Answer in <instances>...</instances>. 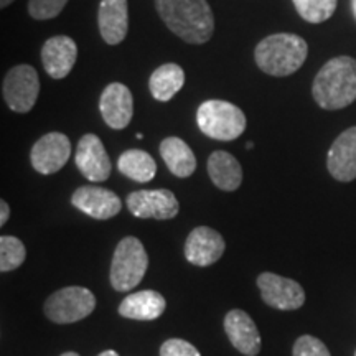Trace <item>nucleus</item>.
Wrapping results in <instances>:
<instances>
[{
	"label": "nucleus",
	"instance_id": "obj_1",
	"mask_svg": "<svg viewBox=\"0 0 356 356\" xmlns=\"http://www.w3.org/2000/svg\"><path fill=\"white\" fill-rule=\"evenodd\" d=\"M160 19L186 43L210 42L215 32V15L207 0H155Z\"/></svg>",
	"mask_w": 356,
	"mask_h": 356
},
{
	"label": "nucleus",
	"instance_id": "obj_2",
	"mask_svg": "<svg viewBox=\"0 0 356 356\" xmlns=\"http://www.w3.org/2000/svg\"><path fill=\"white\" fill-rule=\"evenodd\" d=\"M312 95L322 109H343L356 101V60L337 56L327 61L314 79Z\"/></svg>",
	"mask_w": 356,
	"mask_h": 356
},
{
	"label": "nucleus",
	"instance_id": "obj_3",
	"mask_svg": "<svg viewBox=\"0 0 356 356\" xmlns=\"http://www.w3.org/2000/svg\"><path fill=\"white\" fill-rule=\"evenodd\" d=\"M309 55V44L299 35L275 33L262 38L254 51L256 65L266 74L284 78L302 68Z\"/></svg>",
	"mask_w": 356,
	"mask_h": 356
},
{
	"label": "nucleus",
	"instance_id": "obj_4",
	"mask_svg": "<svg viewBox=\"0 0 356 356\" xmlns=\"http://www.w3.org/2000/svg\"><path fill=\"white\" fill-rule=\"evenodd\" d=\"M197 124L210 139L229 142L246 131V115L228 101H204L197 111Z\"/></svg>",
	"mask_w": 356,
	"mask_h": 356
},
{
	"label": "nucleus",
	"instance_id": "obj_5",
	"mask_svg": "<svg viewBox=\"0 0 356 356\" xmlns=\"http://www.w3.org/2000/svg\"><path fill=\"white\" fill-rule=\"evenodd\" d=\"M149 267V256L139 239L126 236L115 246L111 262V286L114 291L126 292L136 289Z\"/></svg>",
	"mask_w": 356,
	"mask_h": 356
},
{
	"label": "nucleus",
	"instance_id": "obj_6",
	"mask_svg": "<svg viewBox=\"0 0 356 356\" xmlns=\"http://www.w3.org/2000/svg\"><path fill=\"white\" fill-rule=\"evenodd\" d=\"M96 309V297L86 287H63L53 292L43 305L48 320L65 325L89 317Z\"/></svg>",
	"mask_w": 356,
	"mask_h": 356
},
{
	"label": "nucleus",
	"instance_id": "obj_7",
	"mask_svg": "<svg viewBox=\"0 0 356 356\" xmlns=\"http://www.w3.org/2000/svg\"><path fill=\"white\" fill-rule=\"evenodd\" d=\"M40 95L38 73L30 65H17L8 71L2 83V96L15 113L25 114L33 109Z\"/></svg>",
	"mask_w": 356,
	"mask_h": 356
},
{
	"label": "nucleus",
	"instance_id": "obj_8",
	"mask_svg": "<svg viewBox=\"0 0 356 356\" xmlns=\"http://www.w3.org/2000/svg\"><path fill=\"white\" fill-rule=\"evenodd\" d=\"M261 299L273 309L297 310L305 304L304 287L297 280L274 273H262L257 277Z\"/></svg>",
	"mask_w": 356,
	"mask_h": 356
},
{
	"label": "nucleus",
	"instance_id": "obj_9",
	"mask_svg": "<svg viewBox=\"0 0 356 356\" xmlns=\"http://www.w3.org/2000/svg\"><path fill=\"white\" fill-rule=\"evenodd\" d=\"M129 211L137 218H154V220H172L180 211V203L173 191L160 190H139L129 193L126 200Z\"/></svg>",
	"mask_w": 356,
	"mask_h": 356
},
{
	"label": "nucleus",
	"instance_id": "obj_10",
	"mask_svg": "<svg viewBox=\"0 0 356 356\" xmlns=\"http://www.w3.org/2000/svg\"><path fill=\"white\" fill-rule=\"evenodd\" d=\"M71 157V142L68 136L61 132H50L40 137L32 147L30 162L42 175H51L60 172Z\"/></svg>",
	"mask_w": 356,
	"mask_h": 356
},
{
	"label": "nucleus",
	"instance_id": "obj_11",
	"mask_svg": "<svg viewBox=\"0 0 356 356\" xmlns=\"http://www.w3.org/2000/svg\"><path fill=\"white\" fill-rule=\"evenodd\" d=\"M78 170L89 181H104L111 175V159L96 134H86L78 142L74 154Z\"/></svg>",
	"mask_w": 356,
	"mask_h": 356
},
{
	"label": "nucleus",
	"instance_id": "obj_12",
	"mask_svg": "<svg viewBox=\"0 0 356 356\" xmlns=\"http://www.w3.org/2000/svg\"><path fill=\"white\" fill-rule=\"evenodd\" d=\"M71 203L84 215L95 220H111L122 210L121 198L114 191L95 185L79 186L71 197Z\"/></svg>",
	"mask_w": 356,
	"mask_h": 356
},
{
	"label": "nucleus",
	"instance_id": "obj_13",
	"mask_svg": "<svg viewBox=\"0 0 356 356\" xmlns=\"http://www.w3.org/2000/svg\"><path fill=\"white\" fill-rule=\"evenodd\" d=\"M225 249V239L216 229L210 226H198L186 238L185 257L190 264L208 267L221 259Z\"/></svg>",
	"mask_w": 356,
	"mask_h": 356
},
{
	"label": "nucleus",
	"instance_id": "obj_14",
	"mask_svg": "<svg viewBox=\"0 0 356 356\" xmlns=\"http://www.w3.org/2000/svg\"><path fill=\"white\" fill-rule=\"evenodd\" d=\"M99 111L104 122L114 131H122L132 121L134 97L131 89L122 83H111L102 91Z\"/></svg>",
	"mask_w": 356,
	"mask_h": 356
},
{
	"label": "nucleus",
	"instance_id": "obj_15",
	"mask_svg": "<svg viewBox=\"0 0 356 356\" xmlns=\"http://www.w3.org/2000/svg\"><path fill=\"white\" fill-rule=\"evenodd\" d=\"M78 58V47L73 38L56 35L48 38L42 48L43 68L53 79H63L73 70Z\"/></svg>",
	"mask_w": 356,
	"mask_h": 356
},
{
	"label": "nucleus",
	"instance_id": "obj_16",
	"mask_svg": "<svg viewBox=\"0 0 356 356\" xmlns=\"http://www.w3.org/2000/svg\"><path fill=\"white\" fill-rule=\"evenodd\" d=\"M327 168L338 181L356 178V127L346 129L333 140L327 155Z\"/></svg>",
	"mask_w": 356,
	"mask_h": 356
},
{
	"label": "nucleus",
	"instance_id": "obj_17",
	"mask_svg": "<svg viewBox=\"0 0 356 356\" xmlns=\"http://www.w3.org/2000/svg\"><path fill=\"white\" fill-rule=\"evenodd\" d=\"M225 332L231 345L244 356H257L261 351V335L254 320L244 310H231L225 317Z\"/></svg>",
	"mask_w": 356,
	"mask_h": 356
},
{
	"label": "nucleus",
	"instance_id": "obj_18",
	"mask_svg": "<svg viewBox=\"0 0 356 356\" xmlns=\"http://www.w3.org/2000/svg\"><path fill=\"white\" fill-rule=\"evenodd\" d=\"M97 25L106 43H121L129 30L127 0H101L97 10Z\"/></svg>",
	"mask_w": 356,
	"mask_h": 356
},
{
	"label": "nucleus",
	"instance_id": "obj_19",
	"mask_svg": "<svg viewBox=\"0 0 356 356\" xmlns=\"http://www.w3.org/2000/svg\"><path fill=\"white\" fill-rule=\"evenodd\" d=\"M167 309L165 297L157 291H140L129 293L119 305V315L124 318L140 320V322H149V320H157Z\"/></svg>",
	"mask_w": 356,
	"mask_h": 356
},
{
	"label": "nucleus",
	"instance_id": "obj_20",
	"mask_svg": "<svg viewBox=\"0 0 356 356\" xmlns=\"http://www.w3.org/2000/svg\"><path fill=\"white\" fill-rule=\"evenodd\" d=\"M208 175L222 191H234L243 184V168L238 159L225 150H216L208 159Z\"/></svg>",
	"mask_w": 356,
	"mask_h": 356
},
{
	"label": "nucleus",
	"instance_id": "obj_21",
	"mask_svg": "<svg viewBox=\"0 0 356 356\" xmlns=\"http://www.w3.org/2000/svg\"><path fill=\"white\" fill-rule=\"evenodd\" d=\"M160 155L173 175L186 178L197 170V157L185 140L180 137H167L160 144Z\"/></svg>",
	"mask_w": 356,
	"mask_h": 356
},
{
	"label": "nucleus",
	"instance_id": "obj_22",
	"mask_svg": "<svg viewBox=\"0 0 356 356\" xmlns=\"http://www.w3.org/2000/svg\"><path fill=\"white\" fill-rule=\"evenodd\" d=\"M184 84L185 71L175 63H165L159 66L149 79L150 92L160 102L170 101L184 88Z\"/></svg>",
	"mask_w": 356,
	"mask_h": 356
},
{
	"label": "nucleus",
	"instance_id": "obj_23",
	"mask_svg": "<svg viewBox=\"0 0 356 356\" xmlns=\"http://www.w3.org/2000/svg\"><path fill=\"white\" fill-rule=\"evenodd\" d=\"M118 168L122 175L139 184H147L157 175V163L152 155L140 149H129L121 154L118 160Z\"/></svg>",
	"mask_w": 356,
	"mask_h": 356
},
{
	"label": "nucleus",
	"instance_id": "obj_24",
	"mask_svg": "<svg viewBox=\"0 0 356 356\" xmlns=\"http://www.w3.org/2000/svg\"><path fill=\"white\" fill-rule=\"evenodd\" d=\"M299 15L309 24H322L337 10L338 0H292Z\"/></svg>",
	"mask_w": 356,
	"mask_h": 356
},
{
	"label": "nucleus",
	"instance_id": "obj_25",
	"mask_svg": "<svg viewBox=\"0 0 356 356\" xmlns=\"http://www.w3.org/2000/svg\"><path fill=\"white\" fill-rule=\"evenodd\" d=\"M26 257L24 243L15 236H2L0 238V270L10 273L19 269Z\"/></svg>",
	"mask_w": 356,
	"mask_h": 356
},
{
	"label": "nucleus",
	"instance_id": "obj_26",
	"mask_svg": "<svg viewBox=\"0 0 356 356\" xmlns=\"http://www.w3.org/2000/svg\"><path fill=\"white\" fill-rule=\"evenodd\" d=\"M68 0H29V13L35 20H50L60 15Z\"/></svg>",
	"mask_w": 356,
	"mask_h": 356
},
{
	"label": "nucleus",
	"instance_id": "obj_27",
	"mask_svg": "<svg viewBox=\"0 0 356 356\" xmlns=\"http://www.w3.org/2000/svg\"><path fill=\"white\" fill-rule=\"evenodd\" d=\"M292 356H330V351L318 338L302 335L293 343Z\"/></svg>",
	"mask_w": 356,
	"mask_h": 356
},
{
	"label": "nucleus",
	"instance_id": "obj_28",
	"mask_svg": "<svg viewBox=\"0 0 356 356\" xmlns=\"http://www.w3.org/2000/svg\"><path fill=\"white\" fill-rule=\"evenodd\" d=\"M160 356H202L200 351L181 338H170L160 346Z\"/></svg>",
	"mask_w": 356,
	"mask_h": 356
},
{
	"label": "nucleus",
	"instance_id": "obj_29",
	"mask_svg": "<svg viewBox=\"0 0 356 356\" xmlns=\"http://www.w3.org/2000/svg\"><path fill=\"white\" fill-rule=\"evenodd\" d=\"M8 218H10V207H8L6 200H2V202H0V226L6 225Z\"/></svg>",
	"mask_w": 356,
	"mask_h": 356
},
{
	"label": "nucleus",
	"instance_id": "obj_30",
	"mask_svg": "<svg viewBox=\"0 0 356 356\" xmlns=\"http://www.w3.org/2000/svg\"><path fill=\"white\" fill-rule=\"evenodd\" d=\"M97 356H119V353H118V351H114V350H106V351H102V353H99Z\"/></svg>",
	"mask_w": 356,
	"mask_h": 356
},
{
	"label": "nucleus",
	"instance_id": "obj_31",
	"mask_svg": "<svg viewBox=\"0 0 356 356\" xmlns=\"http://www.w3.org/2000/svg\"><path fill=\"white\" fill-rule=\"evenodd\" d=\"M13 2V0H0V7L6 8L7 6H10V3Z\"/></svg>",
	"mask_w": 356,
	"mask_h": 356
},
{
	"label": "nucleus",
	"instance_id": "obj_32",
	"mask_svg": "<svg viewBox=\"0 0 356 356\" xmlns=\"http://www.w3.org/2000/svg\"><path fill=\"white\" fill-rule=\"evenodd\" d=\"M60 356H79L76 351H66V353H63V355H60Z\"/></svg>",
	"mask_w": 356,
	"mask_h": 356
},
{
	"label": "nucleus",
	"instance_id": "obj_33",
	"mask_svg": "<svg viewBox=\"0 0 356 356\" xmlns=\"http://www.w3.org/2000/svg\"><path fill=\"white\" fill-rule=\"evenodd\" d=\"M351 8H353V15L356 19V0H351Z\"/></svg>",
	"mask_w": 356,
	"mask_h": 356
},
{
	"label": "nucleus",
	"instance_id": "obj_34",
	"mask_svg": "<svg viewBox=\"0 0 356 356\" xmlns=\"http://www.w3.org/2000/svg\"><path fill=\"white\" fill-rule=\"evenodd\" d=\"M246 149H248V150H251V149H252V142H251V140H249L248 144H246Z\"/></svg>",
	"mask_w": 356,
	"mask_h": 356
},
{
	"label": "nucleus",
	"instance_id": "obj_35",
	"mask_svg": "<svg viewBox=\"0 0 356 356\" xmlns=\"http://www.w3.org/2000/svg\"><path fill=\"white\" fill-rule=\"evenodd\" d=\"M355 356H356V351H355Z\"/></svg>",
	"mask_w": 356,
	"mask_h": 356
}]
</instances>
